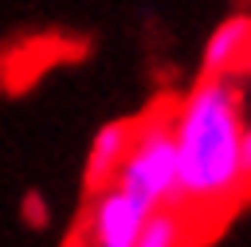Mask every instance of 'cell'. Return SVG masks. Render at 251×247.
Listing matches in <instances>:
<instances>
[{
    "label": "cell",
    "mask_w": 251,
    "mask_h": 247,
    "mask_svg": "<svg viewBox=\"0 0 251 247\" xmlns=\"http://www.w3.org/2000/svg\"><path fill=\"white\" fill-rule=\"evenodd\" d=\"M129 137H133V122H110V125H102L94 133L90 153H86V169H82L86 192H98V188L114 184V176H118V169L126 161Z\"/></svg>",
    "instance_id": "5"
},
{
    "label": "cell",
    "mask_w": 251,
    "mask_h": 247,
    "mask_svg": "<svg viewBox=\"0 0 251 247\" xmlns=\"http://www.w3.org/2000/svg\"><path fill=\"white\" fill-rule=\"evenodd\" d=\"M122 192H129L137 204L165 208L176 200V137H173V110H149L133 122V137L126 149V161L114 176Z\"/></svg>",
    "instance_id": "2"
},
{
    "label": "cell",
    "mask_w": 251,
    "mask_h": 247,
    "mask_svg": "<svg viewBox=\"0 0 251 247\" xmlns=\"http://www.w3.org/2000/svg\"><path fill=\"white\" fill-rule=\"evenodd\" d=\"M243 180L251 188V122L243 125Z\"/></svg>",
    "instance_id": "8"
},
{
    "label": "cell",
    "mask_w": 251,
    "mask_h": 247,
    "mask_svg": "<svg viewBox=\"0 0 251 247\" xmlns=\"http://www.w3.org/2000/svg\"><path fill=\"white\" fill-rule=\"evenodd\" d=\"M243 94L235 78L204 74L173 106L176 208L196 216L227 212L243 192Z\"/></svg>",
    "instance_id": "1"
},
{
    "label": "cell",
    "mask_w": 251,
    "mask_h": 247,
    "mask_svg": "<svg viewBox=\"0 0 251 247\" xmlns=\"http://www.w3.org/2000/svg\"><path fill=\"white\" fill-rule=\"evenodd\" d=\"M145 216H149L145 204H137L118 184H106V188L90 192V208H86L78 243L82 247H133Z\"/></svg>",
    "instance_id": "3"
},
{
    "label": "cell",
    "mask_w": 251,
    "mask_h": 247,
    "mask_svg": "<svg viewBox=\"0 0 251 247\" xmlns=\"http://www.w3.org/2000/svg\"><path fill=\"white\" fill-rule=\"evenodd\" d=\"M192 239V216L176 204L153 208L133 239V247H188Z\"/></svg>",
    "instance_id": "6"
},
{
    "label": "cell",
    "mask_w": 251,
    "mask_h": 247,
    "mask_svg": "<svg viewBox=\"0 0 251 247\" xmlns=\"http://www.w3.org/2000/svg\"><path fill=\"white\" fill-rule=\"evenodd\" d=\"M24 216H27V223H31V227H43V223H47V208H43V200H39L35 192L24 200Z\"/></svg>",
    "instance_id": "7"
},
{
    "label": "cell",
    "mask_w": 251,
    "mask_h": 247,
    "mask_svg": "<svg viewBox=\"0 0 251 247\" xmlns=\"http://www.w3.org/2000/svg\"><path fill=\"white\" fill-rule=\"evenodd\" d=\"M247 71H251V55H247Z\"/></svg>",
    "instance_id": "9"
},
{
    "label": "cell",
    "mask_w": 251,
    "mask_h": 247,
    "mask_svg": "<svg viewBox=\"0 0 251 247\" xmlns=\"http://www.w3.org/2000/svg\"><path fill=\"white\" fill-rule=\"evenodd\" d=\"M247 55H251V20L231 16L208 35L200 63H204V74L212 78H239L247 71Z\"/></svg>",
    "instance_id": "4"
}]
</instances>
